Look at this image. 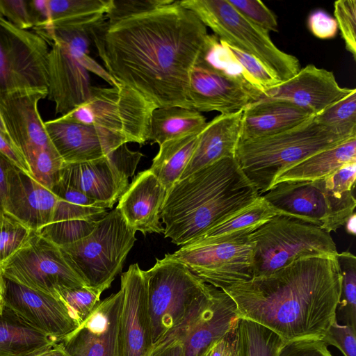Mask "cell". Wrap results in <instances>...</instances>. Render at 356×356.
I'll return each instance as SVG.
<instances>
[{
	"label": "cell",
	"instance_id": "cell-1",
	"mask_svg": "<svg viewBox=\"0 0 356 356\" xmlns=\"http://www.w3.org/2000/svg\"><path fill=\"white\" fill-rule=\"evenodd\" d=\"M106 70L158 107L190 108L189 74L209 45L197 16L175 0H112L90 29Z\"/></svg>",
	"mask_w": 356,
	"mask_h": 356
},
{
	"label": "cell",
	"instance_id": "cell-2",
	"mask_svg": "<svg viewBox=\"0 0 356 356\" xmlns=\"http://www.w3.org/2000/svg\"><path fill=\"white\" fill-rule=\"evenodd\" d=\"M337 256L301 257L270 275L221 290L235 302L240 318L285 341L322 339L337 320L341 282Z\"/></svg>",
	"mask_w": 356,
	"mask_h": 356
},
{
	"label": "cell",
	"instance_id": "cell-3",
	"mask_svg": "<svg viewBox=\"0 0 356 356\" xmlns=\"http://www.w3.org/2000/svg\"><path fill=\"white\" fill-rule=\"evenodd\" d=\"M259 195L235 157L222 159L167 191L161 212L164 237L177 245L189 243Z\"/></svg>",
	"mask_w": 356,
	"mask_h": 356
},
{
	"label": "cell",
	"instance_id": "cell-4",
	"mask_svg": "<svg viewBox=\"0 0 356 356\" xmlns=\"http://www.w3.org/2000/svg\"><path fill=\"white\" fill-rule=\"evenodd\" d=\"M350 138L321 124L314 115L284 131L239 140L234 157L261 195L284 170Z\"/></svg>",
	"mask_w": 356,
	"mask_h": 356
},
{
	"label": "cell",
	"instance_id": "cell-5",
	"mask_svg": "<svg viewBox=\"0 0 356 356\" xmlns=\"http://www.w3.org/2000/svg\"><path fill=\"white\" fill-rule=\"evenodd\" d=\"M136 232L116 207L97 222L90 234L59 247L88 286L104 291L122 270L136 241Z\"/></svg>",
	"mask_w": 356,
	"mask_h": 356
},
{
	"label": "cell",
	"instance_id": "cell-6",
	"mask_svg": "<svg viewBox=\"0 0 356 356\" xmlns=\"http://www.w3.org/2000/svg\"><path fill=\"white\" fill-rule=\"evenodd\" d=\"M180 3L219 40L254 57L280 81H286L300 71V63L295 56L280 49L268 31L245 19L227 0H184Z\"/></svg>",
	"mask_w": 356,
	"mask_h": 356
},
{
	"label": "cell",
	"instance_id": "cell-7",
	"mask_svg": "<svg viewBox=\"0 0 356 356\" xmlns=\"http://www.w3.org/2000/svg\"><path fill=\"white\" fill-rule=\"evenodd\" d=\"M145 275L153 346L184 322L211 285L166 255L156 259Z\"/></svg>",
	"mask_w": 356,
	"mask_h": 356
},
{
	"label": "cell",
	"instance_id": "cell-8",
	"mask_svg": "<svg viewBox=\"0 0 356 356\" xmlns=\"http://www.w3.org/2000/svg\"><path fill=\"white\" fill-rule=\"evenodd\" d=\"M249 236L254 244L253 277L270 275L301 257L339 253L330 233L282 214L275 215Z\"/></svg>",
	"mask_w": 356,
	"mask_h": 356
},
{
	"label": "cell",
	"instance_id": "cell-9",
	"mask_svg": "<svg viewBox=\"0 0 356 356\" xmlns=\"http://www.w3.org/2000/svg\"><path fill=\"white\" fill-rule=\"evenodd\" d=\"M157 108L140 93L120 83L117 86H92L90 99L61 118L95 125L124 138L128 143L147 140L153 111Z\"/></svg>",
	"mask_w": 356,
	"mask_h": 356
},
{
	"label": "cell",
	"instance_id": "cell-10",
	"mask_svg": "<svg viewBox=\"0 0 356 356\" xmlns=\"http://www.w3.org/2000/svg\"><path fill=\"white\" fill-rule=\"evenodd\" d=\"M261 195L278 214L300 219L329 233L343 226L356 206L353 192L330 191L323 179L277 183Z\"/></svg>",
	"mask_w": 356,
	"mask_h": 356
},
{
	"label": "cell",
	"instance_id": "cell-11",
	"mask_svg": "<svg viewBox=\"0 0 356 356\" xmlns=\"http://www.w3.org/2000/svg\"><path fill=\"white\" fill-rule=\"evenodd\" d=\"M1 268L5 279L56 298L64 289L88 286L60 247L36 232Z\"/></svg>",
	"mask_w": 356,
	"mask_h": 356
},
{
	"label": "cell",
	"instance_id": "cell-12",
	"mask_svg": "<svg viewBox=\"0 0 356 356\" xmlns=\"http://www.w3.org/2000/svg\"><path fill=\"white\" fill-rule=\"evenodd\" d=\"M254 244L249 234L218 242H193L165 255L204 282L222 289L253 278Z\"/></svg>",
	"mask_w": 356,
	"mask_h": 356
},
{
	"label": "cell",
	"instance_id": "cell-13",
	"mask_svg": "<svg viewBox=\"0 0 356 356\" xmlns=\"http://www.w3.org/2000/svg\"><path fill=\"white\" fill-rule=\"evenodd\" d=\"M47 42L0 16V93L47 91Z\"/></svg>",
	"mask_w": 356,
	"mask_h": 356
},
{
	"label": "cell",
	"instance_id": "cell-14",
	"mask_svg": "<svg viewBox=\"0 0 356 356\" xmlns=\"http://www.w3.org/2000/svg\"><path fill=\"white\" fill-rule=\"evenodd\" d=\"M143 156L126 144L108 155L89 161L64 163L60 181L111 209L129 186V177Z\"/></svg>",
	"mask_w": 356,
	"mask_h": 356
},
{
	"label": "cell",
	"instance_id": "cell-15",
	"mask_svg": "<svg viewBox=\"0 0 356 356\" xmlns=\"http://www.w3.org/2000/svg\"><path fill=\"white\" fill-rule=\"evenodd\" d=\"M239 318L231 297L211 285L208 293L171 333L181 341L184 356H203L236 327Z\"/></svg>",
	"mask_w": 356,
	"mask_h": 356
},
{
	"label": "cell",
	"instance_id": "cell-16",
	"mask_svg": "<svg viewBox=\"0 0 356 356\" xmlns=\"http://www.w3.org/2000/svg\"><path fill=\"white\" fill-rule=\"evenodd\" d=\"M6 280L4 309L56 343L79 326L58 298Z\"/></svg>",
	"mask_w": 356,
	"mask_h": 356
},
{
	"label": "cell",
	"instance_id": "cell-17",
	"mask_svg": "<svg viewBox=\"0 0 356 356\" xmlns=\"http://www.w3.org/2000/svg\"><path fill=\"white\" fill-rule=\"evenodd\" d=\"M120 289L95 307L90 316L60 343L70 356H124L120 315Z\"/></svg>",
	"mask_w": 356,
	"mask_h": 356
},
{
	"label": "cell",
	"instance_id": "cell-18",
	"mask_svg": "<svg viewBox=\"0 0 356 356\" xmlns=\"http://www.w3.org/2000/svg\"><path fill=\"white\" fill-rule=\"evenodd\" d=\"M254 99L241 81L202 59L190 72L188 101L191 109L231 114L243 110Z\"/></svg>",
	"mask_w": 356,
	"mask_h": 356
},
{
	"label": "cell",
	"instance_id": "cell-19",
	"mask_svg": "<svg viewBox=\"0 0 356 356\" xmlns=\"http://www.w3.org/2000/svg\"><path fill=\"white\" fill-rule=\"evenodd\" d=\"M353 89L341 87L332 72L309 64L256 99L291 103L316 115L346 97Z\"/></svg>",
	"mask_w": 356,
	"mask_h": 356
},
{
	"label": "cell",
	"instance_id": "cell-20",
	"mask_svg": "<svg viewBox=\"0 0 356 356\" xmlns=\"http://www.w3.org/2000/svg\"><path fill=\"white\" fill-rule=\"evenodd\" d=\"M47 57V97L56 114L65 115L86 102L92 85L89 72L65 42L53 40Z\"/></svg>",
	"mask_w": 356,
	"mask_h": 356
},
{
	"label": "cell",
	"instance_id": "cell-21",
	"mask_svg": "<svg viewBox=\"0 0 356 356\" xmlns=\"http://www.w3.org/2000/svg\"><path fill=\"white\" fill-rule=\"evenodd\" d=\"M44 127L65 163L99 159L128 143L122 136L106 129L60 117L45 122Z\"/></svg>",
	"mask_w": 356,
	"mask_h": 356
},
{
	"label": "cell",
	"instance_id": "cell-22",
	"mask_svg": "<svg viewBox=\"0 0 356 356\" xmlns=\"http://www.w3.org/2000/svg\"><path fill=\"white\" fill-rule=\"evenodd\" d=\"M120 325L124 356H148L152 348L145 270L138 264L121 275Z\"/></svg>",
	"mask_w": 356,
	"mask_h": 356
},
{
	"label": "cell",
	"instance_id": "cell-23",
	"mask_svg": "<svg viewBox=\"0 0 356 356\" xmlns=\"http://www.w3.org/2000/svg\"><path fill=\"white\" fill-rule=\"evenodd\" d=\"M47 90H19L0 93V115L7 132L24 158L33 151L53 145L44 127L38 102Z\"/></svg>",
	"mask_w": 356,
	"mask_h": 356
},
{
	"label": "cell",
	"instance_id": "cell-24",
	"mask_svg": "<svg viewBox=\"0 0 356 356\" xmlns=\"http://www.w3.org/2000/svg\"><path fill=\"white\" fill-rule=\"evenodd\" d=\"M58 200L51 190L31 175L15 165L11 167L7 179L4 211L38 232L51 222Z\"/></svg>",
	"mask_w": 356,
	"mask_h": 356
},
{
	"label": "cell",
	"instance_id": "cell-25",
	"mask_svg": "<svg viewBox=\"0 0 356 356\" xmlns=\"http://www.w3.org/2000/svg\"><path fill=\"white\" fill-rule=\"evenodd\" d=\"M167 191L148 169L138 173L120 196L117 208L127 225L144 235L163 233L161 212Z\"/></svg>",
	"mask_w": 356,
	"mask_h": 356
},
{
	"label": "cell",
	"instance_id": "cell-26",
	"mask_svg": "<svg viewBox=\"0 0 356 356\" xmlns=\"http://www.w3.org/2000/svg\"><path fill=\"white\" fill-rule=\"evenodd\" d=\"M242 113L243 110L220 114L207 122L198 134L195 148L180 179L222 159L234 157Z\"/></svg>",
	"mask_w": 356,
	"mask_h": 356
},
{
	"label": "cell",
	"instance_id": "cell-27",
	"mask_svg": "<svg viewBox=\"0 0 356 356\" xmlns=\"http://www.w3.org/2000/svg\"><path fill=\"white\" fill-rule=\"evenodd\" d=\"M314 116L291 103L256 99L243 110L240 140L274 135L291 129Z\"/></svg>",
	"mask_w": 356,
	"mask_h": 356
},
{
	"label": "cell",
	"instance_id": "cell-28",
	"mask_svg": "<svg viewBox=\"0 0 356 356\" xmlns=\"http://www.w3.org/2000/svg\"><path fill=\"white\" fill-rule=\"evenodd\" d=\"M356 161V136L317 152L282 172L273 185L285 181H313L324 179L343 165Z\"/></svg>",
	"mask_w": 356,
	"mask_h": 356
},
{
	"label": "cell",
	"instance_id": "cell-29",
	"mask_svg": "<svg viewBox=\"0 0 356 356\" xmlns=\"http://www.w3.org/2000/svg\"><path fill=\"white\" fill-rule=\"evenodd\" d=\"M111 2L112 0H47V20L33 30L90 29L104 18Z\"/></svg>",
	"mask_w": 356,
	"mask_h": 356
},
{
	"label": "cell",
	"instance_id": "cell-30",
	"mask_svg": "<svg viewBox=\"0 0 356 356\" xmlns=\"http://www.w3.org/2000/svg\"><path fill=\"white\" fill-rule=\"evenodd\" d=\"M277 214V212L259 195L250 204L235 212L191 243L218 242L248 235Z\"/></svg>",
	"mask_w": 356,
	"mask_h": 356
},
{
	"label": "cell",
	"instance_id": "cell-31",
	"mask_svg": "<svg viewBox=\"0 0 356 356\" xmlns=\"http://www.w3.org/2000/svg\"><path fill=\"white\" fill-rule=\"evenodd\" d=\"M207 124L201 113L181 106L158 107L151 115L147 140L159 145L176 138L199 133Z\"/></svg>",
	"mask_w": 356,
	"mask_h": 356
},
{
	"label": "cell",
	"instance_id": "cell-32",
	"mask_svg": "<svg viewBox=\"0 0 356 356\" xmlns=\"http://www.w3.org/2000/svg\"><path fill=\"white\" fill-rule=\"evenodd\" d=\"M55 343L8 311L0 314V356H33Z\"/></svg>",
	"mask_w": 356,
	"mask_h": 356
},
{
	"label": "cell",
	"instance_id": "cell-33",
	"mask_svg": "<svg viewBox=\"0 0 356 356\" xmlns=\"http://www.w3.org/2000/svg\"><path fill=\"white\" fill-rule=\"evenodd\" d=\"M199 133L169 140L159 145L149 170L167 191L180 179L194 152Z\"/></svg>",
	"mask_w": 356,
	"mask_h": 356
},
{
	"label": "cell",
	"instance_id": "cell-34",
	"mask_svg": "<svg viewBox=\"0 0 356 356\" xmlns=\"http://www.w3.org/2000/svg\"><path fill=\"white\" fill-rule=\"evenodd\" d=\"M236 337V356H277L286 342L272 330L243 318L237 322Z\"/></svg>",
	"mask_w": 356,
	"mask_h": 356
},
{
	"label": "cell",
	"instance_id": "cell-35",
	"mask_svg": "<svg viewBox=\"0 0 356 356\" xmlns=\"http://www.w3.org/2000/svg\"><path fill=\"white\" fill-rule=\"evenodd\" d=\"M219 41L230 60L237 67L244 83L254 95L255 99L267 90L282 82L254 57L222 40Z\"/></svg>",
	"mask_w": 356,
	"mask_h": 356
},
{
	"label": "cell",
	"instance_id": "cell-36",
	"mask_svg": "<svg viewBox=\"0 0 356 356\" xmlns=\"http://www.w3.org/2000/svg\"><path fill=\"white\" fill-rule=\"evenodd\" d=\"M337 258L341 282L336 318L356 328V257L346 251L338 253Z\"/></svg>",
	"mask_w": 356,
	"mask_h": 356
},
{
	"label": "cell",
	"instance_id": "cell-37",
	"mask_svg": "<svg viewBox=\"0 0 356 356\" xmlns=\"http://www.w3.org/2000/svg\"><path fill=\"white\" fill-rule=\"evenodd\" d=\"M321 124L348 136H356V89L315 115Z\"/></svg>",
	"mask_w": 356,
	"mask_h": 356
},
{
	"label": "cell",
	"instance_id": "cell-38",
	"mask_svg": "<svg viewBox=\"0 0 356 356\" xmlns=\"http://www.w3.org/2000/svg\"><path fill=\"white\" fill-rule=\"evenodd\" d=\"M25 159L31 176L42 186L51 190L60 181L65 162L54 145L33 151Z\"/></svg>",
	"mask_w": 356,
	"mask_h": 356
},
{
	"label": "cell",
	"instance_id": "cell-39",
	"mask_svg": "<svg viewBox=\"0 0 356 356\" xmlns=\"http://www.w3.org/2000/svg\"><path fill=\"white\" fill-rule=\"evenodd\" d=\"M102 291L89 286L67 289L60 291L58 298L67 307L78 326L92 314L100 302Z\"/></svg>",
	"mask_w": 356,
	"mask_h": 356
},
{
	"label": "cell",
	"instance_id": "cell-40",
	"mask_svg": "<svg viewBox=\"0 0 356 356\" xmlns=\"http://www.w3.org/2000/svg\"><path fill=\"white\" fill-rule=\"evenodd\" d=\"M34 232L10 213H0V265L15 254Z\"/></svg>",
	"mask_w": 356,
	"mask_h": 356
},
{
	"label": "cell",
	"instance_id": "cell-41",
	"mask_svg": "<svg viewBox=\"0 0 356 356\" xmlns=\"http://www.w3.org/2000/svg\"><path fill=\"white\" fill-rule=\"evenodd\" d=\"M334 8V19L346 49L356 60V1L338 0Z\"/></svg>",
	"mask_w": 356,
	"mask_h": 356
},
{
	"label": "cell",
	"instance_id": "cell-42",
	"mask_svg": "<svg viewBox=\"0 0 356 356\" xmlns=\"http://www.w3.org/2000/svg\"><path fill=\"white\" fill-rule=\"evenodd\" d=\"M228 3L245 19L261 29L278 31L276 15L259 0H227Z\"/></svg>",
	"mask_w": 356,
	"mask_h": 356
},
{
	"label": "cell",
	"instance_id": "cell-43",
	"mask_svg": "<svg viewBox=\"0 0 356 356\" xmlns=\"http://www.w3.org/2000/svg\"><path fill=\"white\" fill-rule=\"evenodd\" d=\"M321 340L327 345L337 348L344 356H356V328L348 325H340L337 319Z\"/></svg>",
	"mask_w": 356,
	"mask_h": 356
},
{
	"label": "cell",
	"instance_id": "cell-44",
	"mask_svg": "<svg viewBox=\"0 0 356 356\" xmlns=\"http://www.w3.org/2000/svg\"><path fill=\"white\" fill-rule=\"evenodd\" d=\"M0 16L20 29L34 27L29 1L0 0Z\"/></svg>",
	"mask_w": 356,
	"mask_h": 356
},
{
	"label": "cell",
	"instance_id": "cell-45",
	"mask_svg": "<svg viewBox=\"0 0 356 356\" xmlns=\"http://www.w3.org/2000/svg\"><path fill=\"white\" fill-rule=\"evenodd\" d=\"M277 356H332L327 345L321 339L286 341Z\"/></svg>",
	"mask_w": 356,
	"mask_h": 356
},
{
	"label": "cell",
	"instance_id": "cell-46",
	"mask_svg": "<svg viewBox=\"0 0 356 356\" xmlns=\"http://www.w3.org/2000/svg\"><path fill=\"white\" fill-rule=\"evenodd\" d=\"M356 179V161L348 162L323 179L325 186L337 193L353 192Z\"/></svg>",
	"mask_w": 356,
	"mask_h": 356
},
{
	"label": "cell",
	"instance_id": "cell-47",
	"mask_svg": "<svg viewBox=\"0 0 356 356\" xmlns=\"http://www.w3.org/2000/svg\"><path fill=\"white\" fill-rule=\"evenodd\" d=\"M307 24L311 33L319 39H332L337 33L338 26L335 19L321 10L312 13Z\"/></svg>",
	"mask_w": 356,
	"mask_h": 356
},
{
	"label": "cell",
	"instance_id": "cell-48",
	"mask_svg": "<svg viewBox=\"0 0 356 356\" xmlns=\"http://www.w3.org/2000/svg\"><path fill=\"white\" fill-rule=\"evenodd\" d=\"M0 152L6 156L16 167L31 175L29 166L23 154L10 136L1 130H0Z\"/></svg>",
	"mask_w": 356,
	"mask_h": 356
},
{
	"label": "cell",
	"instance_id": "cell-49",
	"mask_svg": "<svg viewBox=\"0 0 356 356\" xmlns=\"http://www.w3.org/2000/svg\"><path fill=\"white\" fill-rule=\"evenodd\" d=\"M148 356H184L182 342L175 333L154 345Z\"/></svg>",
	"mask_w": 356,
	"mask_h": 356
},
{
	"label": "cell",
	"instance_id": "cell-50",
	"mask_svg": "<svg viewBox=\"0 0 356 356\" xmlns=\"http://www.w3.org/2000/svg\"><path fill=\"white\" fill-rule=\"evenodd\" d=\"M13 165L7 156L0 152V213L4 211L8 175Z\"/></svg>",
	"mask_w": 356,
	"mask_h": 356
},
{
	"label": "cell",
	"instance_id": "cell-51",
	"mask_svg": "<svg viewBox=\"0 0 356 356\" xmlns=\"http://www.w3.org/2000/svg\"><path fill=\"white\" fill-rule=\"evenodd\" d=\"M33 356H70V355L67 352L63 345L58 342Z\"/></svg>",
	"mask_w": 356,
	"mask_h": 356
},
{
	"label": "cell",
	"instance_id": "cell-52",
	"mask_svg": "<svg viewBox=\"0 0 356 356\" xmlns=\"http://www.w3.org/2000/svg\"><path fill=\"white\" fill-rule=\"evenodd\" d=\"M6 289V280L3 275L0 265V314L4 311V294Z\"/></svg>",
	"mask_w": 356,
	"mask_h": 356
},
{
	"label": "cell",
	"instance_id": "cell-53",
	"mask_svg": "<svg viewBox=\"0 0 356 356\" xmlns=\"http://www.w3.org/2000/svg\"><path fill=\"white\" fill-rule=\"evenodd\" d=\"M355 213L347 220L345 225L346 231L348 234L355 235Z\"/></svg>",
	"mask_w": 356,
	"mask_h": 356
},
{
	"label": "cell",
	"instance_id": "cell-54",
	"mask_svg": "<svg viewBox=\"0 0 356 356\" xmlns=\"http://www.w3.org/2000/svg\"><path fill=\"white\" fill-rule=\"evenodd\" d=\"M236 337L232 342L229 350L227 351L226 356H236Z\"/></svg>",
	"mask_w": 356,
	"mask_h": 356
},
{
	"label": "cell",
	"instance_id": "cell-55",
	"mask_svg": "<svg viewBox=\"0 0 356 356\" xmlns=\"http://www.w3.org/2000/svg\"><path fill=\"white\" fill-rule=\"evenodd\" d=\"M0 130H1L2 131L8 134L6 128V127L4 125L3 121V120H2L1 117V115H0Z\"/></svg>",
	"mask_w": 356,
	"mask_h": 356
},
{
	"label": "cell",
	"instance_id": "cell-56",
	"mask_svg": "<svg viewBox=\"0 0 356 356\" xmlns=\"http://www.w3.org/2000/svg\"><path fill=\"white\" fill-rule=\"evenodd\" d=\"M212 348V347H211ZM211 348L203 355V356H210V350Z\"/></svg>",
	"mask_w": 356,
	"mask_h": 356
}]
</instances>
